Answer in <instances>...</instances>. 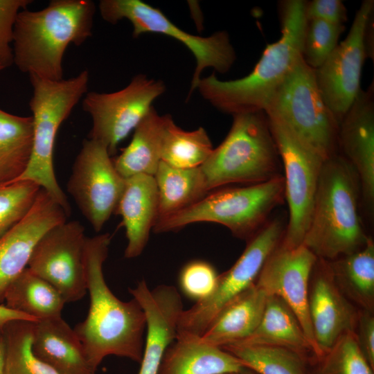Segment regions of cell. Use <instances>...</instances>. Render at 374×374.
Instances as JSON below:
<instances>
[{
  "label": "cell",
  "mask_w": 374,
  "mask_h": 374,
  "mask_svg": "<svg viewBox=\"0 0 374 374\" xmlns=\"http://www.w3.org/2000/svg\"><path fill=\"white\" fill-rule=\"evenodd\" d=\"M166 115L160 116L152 107L134 130L129 145L114 165L124 179L144 174L154 176L161 161V148Z\"/></svg>",
  "instance_id": "cell-25"
},
{
  "label": "cell",
  "mask_w": 374,
  "mask_h": 374,
  "mask_svg": "<svg viewBox=\"0 0 374 374\" xmlns=\"http://www.w3.org/2000/svg\"><path fill=\"white\" fill-rule=\"evenodd\" d=\"M264 112L287 126L323 160L337 154L339 123L322 98L314 70L303 57L277 89Z\"/></svg>",
  "instance_id": "cell-8"
},
{
  "label": "cell",
  "mask_w": 374,
  "mask_h": 374,
  "mask_svg": "<svg viewBox=\"0 0 374 374\" xmlns=\"http://www.w3.org/2000/svg\"><path fill=\"white\" fill-rule=\"evenodd\" d=\"M3 68L0 67V71H1V70H3Z\"/></svg>",
  "instance_id": "cell-44"
},
{
  "label": "cell",
  "mask_w": 374,
  "mask_h": 374,
  "mask_svg": "<svg viewBox=\"0 0 374 374\" xmlns=\"http://www.w3.org/2000/svg\"><path fill=\"white\" fill-rule=\"evenodd\" d=\"M159 197L154 176L139 174L125 179L115 213L125 228L127 244L125 258H134L145 249L150 232L157 220Z\"/></svg>",
  "instance_id": "cell-21"
},
{
  "label": "cell",
  "mask_w": 374,
  "mask_h": 374,
  "mask_svg": "<svg viewBox=\"0 0 374 374\" xmlns=\"http://www.w3.org/2000/svg\"><path fill=\"white\" fill-rule=\"evenodd\" d=\"M355 334L359 348L374 370V317L373 313L363 310L359 314Z\"/></svg>",
  "instance_id": "cell-40"
},
{
  "label": "cell",
  "mask_w": 374,
  "mask_h": 374,
  "mask_svg": "<svg viewBox=\"0 0 374 374\" xmlns=\"http://www.w3.org/2000/svg\"><path fill=\"white\" fill-rule=\"evenodd\" d=\"M129 291L146 319L147 332L139 374H158L163 356L177 337L178 321L184 310L181 295L171 285L150 290L144 280Z\"/></svg>",
  "instance_id": "cell-19"
},
{
  "label": "cell",
  "mask_w": 374,
  "mask_h": 374,
  "mask_svg": "<svg viewBox=\"0 0 374 374\" xmlns=\"http://www.w3.org/2000/svg\"><path fill=\"white\" fill-rule=\"evenodd\" d=\"M317 259L303 244L287 248L280 243L266 260L256 281L268 296L279 297L292 310L312 345L314 357L317 352L308 312V296Z\"/></svg>",
  "instance_id": "cell-16"
},
{
  "label": "cell",
  "mask_w": 374,
  "mask_h": 374,
  "mask_svg": "<svg viewBox=\"0 0 374 374\" xmlns=\"http://www.w3.org/2000/svg\"><path fill=\"white\" fill-rule=\"evenodd\" d=\"M267 296L255 283L217 314L200 339L220 348L245 339L258 326Z\"/></svg>",
  "instance_id": "cell-24"
},
{
  "label": "cell",
  "mask_w": 374,
  "mask_h": 374,
  "mask_svg": "<svg viewBox=\"0 0 374 374\" xmlns=\"http://www.w3.org/2000/svg\"><path fill=\"white\" fill-rule=\"evenodd\" d=\"M15 319L27 320L34 322L37 321L35 319L28 315L13 311L6 308L4 305H0V330H1L4 325L8 322Z\"/></svg>",
  "instance_id": "cell-41"
},
{
  "label": "cell",
  "mask_w": 374,
  "mask_h": 374,
  "mask_svg": "<svg viewBox=\"0 0 374 374\" xmlns=\"http://www.w3.org/2000/svg\"><path fill=\"white\" fill-rule=\"evenodd\" d=\"M231 129L200 166L208 193L231 184H254L279 173V154L264 112L233 116Z\"/></svg>",
  "instance_id": "cell-7"
},
{
  "label": "cell",
  "mask_w": 374,
  "mask_h": 374,
  "mask_svg": "<svg viewBox=\"0 0 374 374\" xmlns=\"http://www.w3.org/2000/svg\"><path fill=\"white\" fill-rule=\"evenodd\" d=\"M67 217L63 208L41 188L26 215L0 238V305L4 303L10 283L28 267L39 238Z\"/></svg>",
  "instance_id": "cell-18"
},
{
  "label": "cell",
  "mask_w": 374,
  "mask_h": 374,
  "mask_svg": "<svg viewBox=\"0 0 374 374\" xmlns=\"http://www.w3.org/2000/svg\"><path fill=\"white\" fill-rule=\"evenodd\" d=\"M359 191L357 175L344 157L336 154L323 162L302 244L317 258L331 261L366 242L358 213Z\"/></svg>",
  "instance_id": "cell-4"
},
{
  "label": "cell",
  "mask_w": 374,
  "mask_h": 374,
  "mask_svg": "<svg viewBox=\"0 0 374 374\" xmlns=\"http://www.w3.org/2000/svg\"><path fill=\"white\" fill-rule=\"evenodd\" d=\"M102 18L112 24L127 19L133 26L132 35L153 33L178 40L187 47L196 60L188 98L196 89L202 72L206 68L224 73L233 64L236 55L228 33L218 31L208 37L190 34L179 28L158 8L140 0H101Z\"/></svg>",
  "instance_id": "cell-10"
},
{
  "label": "cell",
  "mask_w": 374,
  "mask_h": 374,
  "mask_svg": "<svg viewBox=\"0 0 374 374\" xmlns=\"http://www.w3.org/2000/svg\"><path fill=\"white\" fill-rule=\"evenodd\" d=\"M218 274L212 265L200 260L187 263L181 270L179 285L183 292L197 301L207 298L214 290Z\"/></svg>",
  "instance_id": "cell-37"
},
{
  "label": "cell",
  "mask_w": 374,
  "mask_h": 374,
  "mask_svg": "<svg viewBox=\"0 0 374 374\" xmlns=\"http://www.w3.org/2000/svg\"><path fill=\"white\" fill-rule=\"evenodd\" d=\"M213 150L204 127L186 131L175 123L170 115H166L161 161L177 168H198L207 160Z\"/></svg>",
  "instance_id": "cell-32"
},
{
  "label": "cell",
  "mask_w": 374,
  "mask_h": 374,
  "mask_svg": "<svg viewBox=\"0 0 374 374\" xmlns=\"http://www.w3.org/2000/svg\"><path fill=\"white\" fill-rule=\"evenodd\" d=\"M95 12L91 0H51L40 10H21L14 27V64L29 75L62 80L66 49L92 36Z\"/></svg>",
  "instance_id": "cell-3"
},
{
  "label": "cell",
  "mask_w": 374,
  "mask_h": 374,
  "mask_svg": "<svg viewBox=\"0 0 374 374\" xmlns=\"http://www.w3.org/2000/svg\"><path fill=\"white\" fill-rule=\"evenodd\" d=\"M256 374H310L312 358L286 348L233 344L222 347Z\"/></svg>",
  "instance_id": "cell-31"
},
{
  "label": "cell",
  "mask_w": 374,
  "mask_h": 374,
  "mask_svg": "<svg viewBox=\"0 0 374 374\" xmlns=\"http://www.w3.org/2000/svg\"><path fill=\"white\" fill-rule=\"evenodd\" d=\"M285 231L283 222L269 221L249 240L233 265L218 275L213 292L181 312L176 339L199 338L217 314L256 283L266 260L280 243Z\"/></svg>",
  "instance_id": "cell-9"
},
{
  "label": "cell",
  "mask_w": 374,
  "mask_h": 374,
  "mask_svg": "<svg viewBox=\"0 0 374 374\" xmlns=\"http://www.w3.org/2000/svg\"><path fill=\"white\" fill-rule=\"evenodd\" d=\"M267 118L285 175V198L289 218L280 244L294 248L303 244L311 219L319 176L325 160L281 122Z\"/></svg>",
  "instance_id": "cell-11"
},
{
  "label": "cell",
  "mask_w": 374,
  "mask_h": 374,
  "mask_svg": "<svg viewBox=\"0 0 374 374\" xmlns=\"http://www.w3.org/2000/svg\"><path fill=\"white\" fill-rule=\"evenodd\" d=\"M247 368L234 355L200 338H182L167 348L158 374H228Z\"/></svg>",
  "instance_id": "cell-23"
},
{
  "label": "cell",
  "mask_w": 374,
  "mask_h": 374,
  "mask_svg": "<svg viewBox=\"0 0 374 374\" xmlns=\"http://www.w3.org/2000/svg\"><path fill=\"white\" fill-rule=\"evenodd\" d=\"M338 146L354 168L365 204L374 203L373 85L361 89L339 124Z\"/></svg>",
  "instance_id": "cell-20"
},
{
  "label": "cell",
  "mask_w": 374,
  "mask_h": 374,
  "mask_svg": "<svg viewBox=\"0 0 374 374\" xmlns=\"http://www.w3.org/2000/svg\"><path fill=\"white\" fill-rule=\"evenodd\" d=\"M306 1L280 3L281 35L267 45L252 71L237 80H220L213 73L200 78L196 89L213 107L232 116L264 112L271 97L303 57L308 20Z\"/></svg>",
  "instance_id": "cell-2"
},
{
  "label": "cell",
  "mask_w": 374,
  "mask_h": 374,
  "mask_svg": "<svg viewBox=\"0 0 374 374\" xmlns=\"http://www.w3.org/2000/svg\"><path fill=\"white\" fill-rule=\"evenodd\" d=\"M284 199L282 175L243 187H222L188 208L157 220L153 230L158 233L176 231L196 222H213L228 228L235 237L249 240Z\"/></svg>",
  "instance_id": "cell-6"
},
{
  "label": "cell",
  "mask_w": 374,
  "mask_h": 374,
  "mask_svg": "<svg viewBox=\"0 0 374 374\" xmlns=\"http://www.w3.org/2000/svg\"><path fill=\"white\" fill-rule=\"evenodd\" d=\"M32 350L60 374H96L81 341L62 317L35 322Z\"/></svg>",
  "instance_id": "cell-22"
},
{
  "label": "cell",
  "mask_w": 374,
  "mask_h": 374,
  "mask_svg": "<svg viewBox=\"0 0 374 374\" xmlns=\"http://www.w3.org/2000/svg\"><path fill=\"white\" fill-rule=\"evenodd\" d=\"M34 326V321L15 319L0 330L6 342V374H60L33 353Z\"/></svg>",
  "instance_id": "cell-33"
},
{
  "label": "cell",
  "mask_w": 374,
  "mask_h": 374,
  "mask_svg": "<svg viewBox=\"0 0 374 374\" xmlns=\"http://www.w3.org/2000/svg\"><path fill=\"white\" fill-rule=\"evenodd\" d=\"M154 177L159 197L157 220L188 208L208 193L200 167L177 168L161 161Z\"/></svg>",
  "instance_id": "cell-29"
},
{
  "label": "cell",
  "mask_w": 374,
  "mask_h": 374,
  "mask_svg": "<svg viewBox=\"0 0 374 374\" xmlns=\"http://www.w3.org/2000/svg\"><path fill=\"white\" fill-rule=\"evenodd\" d=\"M33 121L0 109V186L14 182L26 170L31 157Z\"/></svg>",
  "instance_id": "cell-30"
},
{
  "label": "cell",
  "mask_w": 374,
  "mask_h": 374,
  "mask_svg": "<svg viewBox=\"0 0 374 374\" xmlns=\"http://www.w3.org/2000/svg\"><path fill=\"white\" fill-rule=\"evenodd\" d=\"M328 262L333 278L343 294L363 310L373 313V240L368 237L359 249Z\"/></svg>",
  "instance_id": "cell-27"
},
{
  "label": "cell",
  "mask_w": 374,
  "mask_h": 374,
  "mask_svg": "<svg viewBox=\"0 0 374 374\" xmlns=\"http://www.w3.org/2000/svg\"><path fill=\"white\" fill-rule=\"evenodd\" d=\"M308 312L319 358L344 334L355 332L359 314L337 287L328 260L317 259L312 269Z\"/></svg>",
  "instance_id": "cell-17"
},
{
  "label": "cell",
  "mask_w": 374,
  "mask_h": 374,
  "mask_svg": "<svg viewBox=\"0 0 374 374\" xmlns=\"http://www.w3.org/2000/svg\"><path fill=\"white\" fill-rule=\"evenodd\" d=\"M344 24L321 19L308 21L303 48L305 62L314 70L320 67L338 45Z\"/></svg>",
  "instance_id": "cell-36"
},
{
  "label": "cell",
  "mask_w": 374,
  "mask_h": 374,
  "mask_svg": "<svg viewBox=\"0 0 374 374\" xmlns=\"http://www.w3.org/2000/svg\"><path fill=\"white\" fill-rule=\"evenodd\" d=\"M40 189L27 180L0 186V238L26 215Z\"/></svg>",
  "instance_id": "cell-35"
},
{
  "label": "cell",
  "mask_w": 374,
  "mask_h": 374,
  "mask_svg": "<svg viewBox=\"0 0 374 374\" xmlns=\"http://www.w3.org/2000/svg\"><path fill=\"white\" fill-rule=\"evenodd\" d=\"M165 90L161 80L139 74L119 91L87 92L82 109L92 120L88 139L103 143L113 156L119 143L134 130L152 107L154 100Z\"/></svg>",
  "instance_id": "cell-12"
},
{
  "label": "cell",
  "mask_w": 374,
  "mask_h": 374,
  "mask_svg": "<svg viewBox=\"0 0 374 374\" xmlns=\"http://www.w3.org/2000/svg\"><path fill=\"white\" fill-rule=\"evenodd\" d=\"M235 344L278 346L306 355L313 354L312 345L294 313L281 299L273 295L267 296L256 329L249 337Z\"/></svg>",
  "instance_id": "cell-26"
},
{
  "label": "cell",
  "mask_w": 374,
  "mask_h": 374,
  "mask_svg": "<svg viewBox=\"0 0 374 374\" xmlns=\"http://www.w3.org/2000/svg\"><path fill=\"white\" fill-rule=\"evenodd\" d=\"M29 78L33 91L29 102L33 121V149L26 170L15 181L36 183L69 217L71 207L54 171V145L60 126L87 93L89 71L85 69L75 77L57 81L34 75Z\"/></svg>",
  "instance_id": "cell-5"
},
{
  "label": "cell",
  "mask_w": 374,
  "mask_h": 374,
  "mask_svg": "<svg viewBox=\"0 0 374 374\" xmlns=\"http://www.w3.org/2000/svg\"><path fill=\"white\" fill-rule=\"evenodd\" d=\"M125 182L106 145L96 140H84L72 168L67 190L96 231H100L115 213Z\"/></svg>",
  "instance_id": "cell-13"
},
{
  "label": "cell",
  "mask_w": 374,
  "mask_h": 374,
  "mask_svg": "<svg viewBox=\"0 0 374 374\" xmlns=\"http://www.w3.org/2000/svg\"><path fill=\"white\" fill-rule=\"evenodd\" d=\"M307 20L321 19L335 24L347 21V10L340 0H313L306 1Z\"/></svg>",
  "instance_id": "cell-39"
},
{
  "label": "cell",
  "mask_w": 374,
  "mask_h": 374,
  "mask_svg": "<svg viewBox=\"0 0 374 374\" xmlns=\"http://www.w3.org/2000/svg\"><path fill=\"white\" fill-rule=\"evenodd\" d=\"M111 239L109 233L86 238L84 266L89 308L85 319L73 328L96 371L109 355L140 364L145 341L146 319L140 304L134 298L129 301L118 299L104 277Z\"/></svg>",
  "instance_id": "cell-1"
},
{
  "label": "cell",
  "mask_w": 374,
  "mask_h": 374,
  "mask_svg": "<svg viewBox=\"0 0 374 374\" xmlns=\"http://www.w3.org/2000/svg\"><path fill=\"white\" fill-rule=\"evenodd\" d=\"M228 374H256V373H255L252 371L248 369L244 373H228Z\"/></svg>",
  "instance_id": "cell-43"
},
{
  "label": "cell",
  "mask_w": 374,
  "mask_h": 374,
  "mask_svg": "<svg viewBox=\"0 0 374 374\" xmlns=\"http://www.w3.org/2000/svg\"><path fill=\"white\" fill-rule=\"evenodd\" d=\"M84 229L77 220L64 222L38 240L28 268L53 285L66 303L82 299L87 291L84 266Z\"/></svg>",
  "instance_id": "cell-15"
},
{
  "label": "cell",
  "mask_w": 374,
  "mask_h": 374,
  "mask_svg": "<svg viewBox=\"0 0 374 374\" xmlns=\"http://www.w3.org/2000/svg\"><path fill=\"white\" fill-rule=\"evenodd\" d=\"M32 2L31 0H0V67L3 69L14 64L12 45L17 15Z\"/></svg>",
  "instance_id": "cell-38"
},
{
  "label": "cell",
  "mask_w": 374,
  "mask_h": 374,
  "mask_svg": "<svg viewBox=\"0 0 374 374\" xmlns=\"http://www.w3.org/2000/svg\"><path fill=\"white\" fill-rule=\"evenodd\" d=\"M6 349L4 336L0 330V374H6Z\"/></svg>",
  "instance_id": "cell-42"
},
{
  "label": "cell",
  "mask_w": 374,
  "mask_h": 374,
  "mask_svg": "<svg viewBox=\"0 0 374 374\" xmlns=\"http://www.w3.org/2000/svg\"><path fill=\"white\" fill-rule=\"evenodd\" d=\"M65 303L53 285L26 267L9 285L3 305L37 321L61 317Z\"/></svg>",
  "instance_id": "cell-28"
},
{
  "label": "cell",
  "mask_w": 374,
  "mask_h": 374,
  "mask_svg": "<svg viewBox=\"0 0 374 374\" xmlns=\"http://www.w3.org/2000/svg\"><path fill=\"white\" fill-rule=\"evenodd\" d=\"M363 355L355 332L341 335L322 356L312 358L310 374H373Z\"/></svg>",
  "instance_id": "cell-34"
},
{
  "label": "cell",
  "mask_w": 374,
  "mask_h": 374,
  "mask_svg": "<svg viewBox=\"0 0 374 374\" xmlns=\"http://www.w3.org/2000/svg\"><path fill=\"white\" fill-rule=\"evenodd\" d=\"M373 11L374 1H363L346 39L314 70L322 98L339 124L362 89V66L365 60L371 57L366 45V31Z\"/></svg>",
  "instance_id": "cell-14"
}]
</instances>
